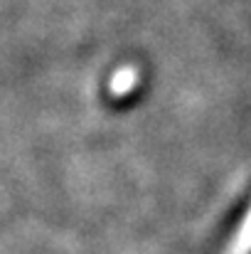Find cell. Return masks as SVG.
Listing matches in <instances>:
<instances>
[{
  "instance_id": "1",
  "label": "cell",
  "mask_w": 251,
  "mask_h": 254,
  "mask_svg": "<svg viewBox=\"0 0 251 254\" xmlns=\"http://www.w3.org/2000/svg\"><path fill=\"white\" fill-rule=\"evenodd\" d=\"M224 254H251V207H249V212H247V220L239 225L232 245L227 247Z\"/></svg>"
}]
</instances>
